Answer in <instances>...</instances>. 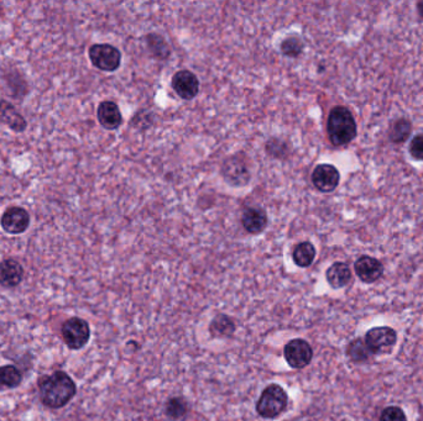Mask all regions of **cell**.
<instances>
[{
	"label": "cell",
	"instance_id": "6da1fadb",
	"mask_svg": "<svg viewBox=\"0 0 423 421\" xmlns=\"http://www.w3.org/2000/svg\"><path fill=\"white\" fill-rule=\"evenodd\" d=\"M40 400L48 409H61L71 402L77 393L75 381L63 371L41 376L38 379Z\"/></svg>",
	"mask_w": 423,
	"mask_h": 421
},
{
	"label": "cell",
	"instance_id": "7a4b0ae2",
	"mask_svg": "<svg viewBox=\"0 0 423 421\" xmlns=\"http://www.w3.org/2000/svg\"><path fill=\"white\" fill-rule=\"evenodd\" d=\"M329 141L334 146H346L357 138L358 129L352 111L346 106H334L327 120Z\"/></svg>",
	"mask_w": 423,
	"mask_h": 421
},
{
	"label": "cell",
	"instance_id": "3957f363",
	"mask_svg": "<svg viewBox=\"0 0 423 421\" xmlns=\"http://www.w3.org/2000/svg\"><path fill=\"white\" fill-rule=\"evenodd\" d=\"M289 395L279 384H270L262 390L257 403V412L264 419H275L285 412Z\"/></svg>",
	"mask_w": 423,
	"mask_h": 421
},
{
	"label": "cell",
	"instance_id": "277c9868",
	"mask_svg": "<svg viewBox=\"0 0 423 421\" xmlns=\"http://www.w3.org/2000/svg\"><path fill=\"white\" fill-rule=\"evenodd\" d=\"M61 334L62 339L70 350H81L91 339V327L85 319L71 317L63 322Z\"/></svg>",
	"mask_w": 423,
	"mask_h": 421
},
{
	"label": "cell",
	"instance_id": "5b68a950",
	"mask_svg": "<svg viewBox=\"0 0 423 421\" xmlns=\"http://www.w3.org/2000/svg\"><path fill=\"white\" fill-rule=\"evenodd\" d=\"M92 65L100 71L114 72L122 65V53L109 43H95L88 50Z\"/></svg>",
	"mask_w": 423,
	"mask_h": 421
},
{
	"label": "cell",
	"instance_id": "8992f818",
	"mask_svg": "<svg viewBox=\"0 0 423 421\" xmlns=\"http://www.w3.org/2000/svg\"><path fill=\"white\" fill-rule=\"evenodd\" d=\"M397 334L392 327H373L366 332L365 344L373 355L389 354L394 349Z\"/></svg>",
	"mask_w": 423,
	"mask_h": 421
},
{
	"label": "cell",
	"instance_id": "52a82bcc",
	"mask_svg": "<svg viewBox=\"0 0 423 421\" xmlns=\"http://www.w3.org/2000/svg\"><path fill=\"white\" fill-rule=\"evenodd\" d=\"M284 356L291 368L302 369L311 363L314 359V350L304 339H294L285 346Z\"/></svg>",
	"mask_w": 423,
	"mask_h": 421
},
{
	"label": "cell",
	"instance_id": "ba28073f",
	"mask_svg": "<svg viewBox=\"0 0 423 421\" xmlns=\"http://www.w3.org/2000/svg\"><path fill=\"white\" fill-rule=\"evenodd\" d=\"M0 226L10 235H21L29 229L30 214L21 207H10L1 215Z\"/></svg>",
	"mask_w": 423,
	"mask_h": 421
},
{
	"label": "cell",
	"instance_id": "9c48e42d",
	"mask_svg": "<svg viewBox=\"0 0 423 421\" xmlns=\"http://www.w3.org/2000/svg\"><path fill=\"white\" fill-rule=\"evenodd\" d=\"M224 180L233 187H242L250 180V170L244 158L238 156L229 157L222 166Z\"/></svg>",
	"mask_w": 423,
	"mask_h": 421
},
{
	"label": "cell",
	"instance_id": "30bf717a",
	"mask_svg": "<svg viewBox=\"0 0 423 421\" xmlns=\"http://www.w3.org/2000/svg\"><path fill=\"white\" fill-rule=\"evenodd\" d=\"M312 183L322 193H331L336 190L341 182V173L333 165H318L312 172Z\"/></svg>",
	"mask_w": 423,
	"mask_h": 421
},
{
	"label": "cell",
	"instance_id": "8fae6325",
	"mask_svg": "<svg viewBox=\"0 0 423 421\" xmlns=\"http://www.w3.org/2000/svg\"><path fill=\"white\" fill-rule=\"evenodd\" d=\"M172 89L176 92V94L185 100L193 99L200 93V81L192 73L187 70H181L176 72L175 76L172 77Z\"/></svg>",
	"mask_w": 423,
	"mask_h": 421
},
{
	"label": "cell",
	"instance_id": "7c38bea8",
	"mask_svg": "<svg viewBox=\"0 0 423 421\" xmlns=\"http://www.w3.org/2000/svg\"><path fill=\"white\" fill-rule=\"evenodd\" d=\"M358 277L364 283H374L384 275V266L380 261L370 256H362L354 263Z\"/></svg>",
	"mask_w": 423,
	"mask_h": 421
},
{
	"label": "cell",
	"instance_id": "4fadbf2b",
	"mask_svg": "<svg viewBox=\"0 0 423 421\" xmlns=\"http://www.w3.org/2000/svg\"><path fill=\"white\" fill-rule=\"evenodd\" d=\"M24 267L14 258L0 262V285L4 288H15L24 280Z\"/></svg>",
	"mask_w": 423,
	"mask_h": 421
},
{
	"label": "cell",
	"instance_id": "5bb4252c",
	"mask_svg": "<svg viewBox=\"0 0 423 421\" xmlns=\"http://www.w3.org/2000/svg\"><path fill=\"white\" fill-rule=\"evenodd\" d=\"M97 118L100 125L107 130H117L123 124V115L119 106L112 100H105L98 105Z\"/></svg>",
	"mask_w": 423,
	"mask_h": 421
},
{
	"label": "cell",
	"instance_id": "9a60e30c",
	"mask_svg": "<svg viewBox=\"0 0 423 421\" xmlns=\"http://www.w3.org/2000/svg\"><path fill=\"white\" fill-rule=\"evenodd\" d=\"M0 124L9 126L14 133H24L28 121L8 100H0Z\"/></svg>",
	"mask_w": 423,
	"mask_h": 421
},
{
	"label": "cell",
	"instance_id": "2e32d148",
	"mask_svg": "<svg viewBox=\"0 0 423 421\" xmlns=\"http://www.w3.org/2000/svg\"><path fill=\"white\" fill-rule=\"evenodd\" d=\"M267 214L264 209L252 207L247 208L242 214V227L249 234L257 235L265 230L267 226Z\"/></svg>",
	"mask_w": 423,
	"mask_h": 421
},
{
	"label": "cell",
	"instance_id": "e0dca14e",
	"mask_svg": "<svg viewBox=\"0 0 423 421\" xmlns=\"http://www.w3.org/2000/svg\"><path fill=\"white\" fill-rule=\"evenodd\" d=\"M326 278L332 288L341 289L352 280V270L347 263L336 262L326 272Z\"/></svg>",
	"mask_w": 423,
	"mask_h": 421
},
{
	"label": "cell",
	"instance_id": "ac0fdd59",
	"mask_svg": "<svg viewBox=\"0 0 423 421\" xmlns=\"http://www.w3.org/2000/svg\"><path fill=\"white\" fill-rule=\"evenodd\" d=\"M23 373L16 366H0V390H9L19 387Z\"/></svg>",
	"mask_w": 423,
	"mask_h": 421
},
{
	"label": "cell",
	"instance_id": "d6986e66",
	"mask_svg": "<svg viewBox=\"0 0 423 421\" xmlns=\"http://www.w3.org/2000/svg\"><path fill=\"white\" fill-rule=\"evenodd\" d=\"M235 332L233 319L225 314H218L210 325V335L213 337H230Z\"/></svg>",
	"mask_w": 423,
	"mask_h": 421
},
{
	"label": "cell",
	"instance_id": "ffe728a7",
	"mask_svg": "<svg viewBox=\"0 0 423 421\" xmlns=\"http://www.w3.org/2000/svg\"><path fill=\"white\" fill-rule=\"evenodd\" d=\"M316 258V248L309 241L301 242L292 252V260L296 266L306 268L314 263Z\"/></svg>",
	"mask_w": 423,
	"mask_h": 421
},
{
	"label": "cell",
	"instance_id": "44dd1931",
	"mask_svg": "<svg viewBox=\"0 0 423 421\" xmlns=\"http://www.w3.org/2000/svg\"><path fill=\"white\" fill-rule=\"evenodd\" d=\"M347 355L354 362H364L368 360L373 354L368 349L365 341L362 339H355L348 345Z\"/></svg>",
	"mask_w": 423,
	"mask_h": 421
},
{
	"label": "cell",
	"instance_id": "7402d4cb",
	"mask_svg": "<svg viewBox=\"0 0 423 421\" xmlns=\"http://www.w3.org/2000/svg\"><path fill=\"white\" fill-rule=\"evenodd\" d=\"M412 133V124L407 119H400L391 129L390 140L395 143H402Z\"/></svg>",
	"mask_w": 423,
	"mask_h": 421
},
{
	"label": "cell",
	"instance_id": "603a6c76",
	"mask_svg": "<svg viewBox=\"0 0 423 421\" xmlns=\"http://www.w3.org/2000/svg\"><path fill=\"white\" fill-rule=\"evenodd\" d=\"M165 412L171 420H178V419L185 417L186 414L188 412V404L183 398H171L167 402Z\"/></svg>",
	"mask_w": 423,
	"mask_h": 421
},
{
	"label": "cell",
	"instance_id": "cb8c5ba5",
	"mask_svg": "<svg viewBox=\"0 0 423 421\" xmlns=\"http://www.w3.org/2000/svg\"><path fill=\"white\" fill-rule=\"evenodd\" d=\"M304 48V41L299 36H289L281 43V51L287 57L300 56Z\"/></svg>",
	"mask_w": 423,
	"mask_h": 421
},
{
	"label": "cell",
	"instance_id": "d4e9b609",
	"mask_svg": "<svg viewBox=\"0 0 423 421\" xmlns=\"http://www.w3.org/2000/svg\"><path fill=\"white\" fill-rule=\"evenodd\" d=\"M146 38H148L149 48H150L152 53H155L157 57L164 58V57H167L170 55V50L167 48L166 43L164 41V38L161 36L155 35V33H150Z\"/></svg>",
	"mask_w": 423,
	"mask_h": 421
},
{
	"label": "cell",
	"instance_id": "484cf974",
	"mask_svg": "<svg viewBox=\"0 0 423 421\" xmlns=\"http://www.w3.org/2000/svg\"><path fill=\"white\" fill-rule=\"evenodd\" d=\"M267 152L269 156L281 158V157L287 156L289 153V147L285 142L281 141L279 138H272L267 143Z\"/></svg>",
	"mask_w": 423,
	"mask_h": 421
},
{
	"label": "cell",
	"instance_id": "4316f807",
	"mask_svg": "<svg viewBox=\"0 0 423 421\" xmlns=\"http://www.w3.org/2000/svg\"><path fill=\"white\" fill-rule=\"evenodd\" d=\"M380 421H407V417L401 408L387 407L381 412Z\"/></svg>",
	"mask_w": 423,
	"mask_h": 421
},
{
	"label": "cell",
	"instance_id": "83f0119b",
	"mask_svg": "<svg viewBox=\"0 0 423 421\" xmlns=\"http://www.w3.org/2000/svg\"><path fill=\"white\" fill-rule=\"evenodd\" d=\"M409 155L416 161H423V133L416 135L409 143Z\"/></svg>",
	"mask_w": 423,
	"mask_h": 421
},
{
	"label": "cell",
	"instance_id": "f1b7e54d",
	"mask_svg": "<svg viewBox=\"0 0 423 421\" xmlns=\"http://www.w3.org/2000/svg\"><path fill=\"white\" fill-rule=\"evenodd\" d=\"M417 10H419V16L423 19V1H419L417 4Z\"/></svg>",
	"mask_w": 423,
	"mask_h": 421
}]
</instances>
